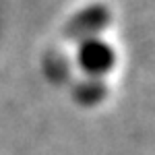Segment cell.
I'll return each mask as SVG.
<instances>
[{
	"mask_svg": "<svg viewBox=\"0 0 155 155\" xmlns=\"http://www.w3.org/2000/svg\"><path fill=\"white\" fill-rule=\"evenodd\" d=\"M112 21V12L106 4H89L81 11H77L71 19L66 21L64 29H62V35L66 41H87V39H93L99 37V33L106 29Z\"/></svg>",
	"mask_w": 155,
	"mask_h": 155,
	"instance_id": "obj_1",
	"label": "cell"
},
{
	"mask_svg": "<svg viewBox=\"0 0 155 155\" xmlns=\"http://www.w3.org/2000/svg\"><path fill=\"white\" fill-rule=\"evenodd\" d=\"M79 66L87 72V77L101 79L106 72H110L116 64V50L112 44H107L101 37H93L79 44L77 52Z\"/></svg>",
	"mask_w": 155,
	"mask_h": 155,
	"instance_id": "obj_2",
	"label": "cell"
},
{
	"mask_svg": "<svg viewBox=\"0 0 155 155\" xmlns=\"http://www.w3.org/2000/svg\"><path fill=\"white\" fill-rule=\"evenodd\" d=\"M107 95V87L101 79H93V77H87L83 81L72 87V97L77 104L81 106H97L104 101V97Z\"/></svg>",
	"mask_w": 155,
	"mask_h": 155,
	"instance_id": "obj_3",
	"label": "cell"
}]
</instances>
